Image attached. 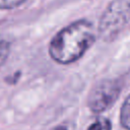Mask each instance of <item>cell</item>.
<instances>
[{"label":"cell","mask_w":130,"mask_h":130,"mask_svg":"<svg viewBox=\"0 0 130 130\" xmlns=\"http://www.w3.org/2000/svg\"><path fill=\"white\" fill-rule=\"evenodd\" d=\"M121 84L115 79H104L95 83L87 96V107L94 114L110 109L121 93Z\"/></svg>","instance_id":"obj_3"},{"label":"cell","mask_w":130,"mask_h":130,"mask_svg":"<svg viewBox=\"0 0 130 130\" xmlns=\"http://www.w3.org/2000/svg\"><path fill=\"white\" fill-rule=\"evenodd\" d=\"M10 53V44L6 41L0 40V68L6 62Z\"/></svg>","instance_id":"obj_6"},{"label":"cell","mask_w":130,"mask_h":130,"mask_svg":"<svg viewBox=\"0 0 130 130\" xmlns=\"http://www.w3.org/2000/svg\"><path fill=\"white\" fill-rule=\"evenodd\" d=\"M87 130H112V123L107 118H99L88 126Z\"/></svg>","instance_id":"obj_5"},{"label":"cell","mask_w":130,"mask_h":130,"mask_svg":"<svg viewBox=\"0 0 130 130\" xmlns=\"http://www.w3.org/2000/svg\"><path fill=\"white\" fill-rule=\"evenodd\" d=\"M23 2L24 0H0V9H13Z\"/></svg>","instance_id":"obj_7"},{"label":"cell","mask_w":130,"mask_h":130,"mask_svg":"<svg viewBox=\"0 0 130 130\" xmlns=\"http://www.w3.org/2000/svg\"><path fill=\"white\" fill-rule=\"evenodd\" d=\"M130 20V0H112L101 15L96 32L104 42H113Z\"/></svg>","instance_id":"obj_2"},{"label":"cell","mask_w":130,"mask_h":130,"mask_svg":"<svg viewBox=\"0 0 130 130\" xmlns=\"http://www.w3.org/2000/svg\"><path fill=\"white\" fill-rule=\"evenodd\" d=\"M96 32L86 19L76 20L59 30L49 45L50 57L59 64L67 65L80 59L94 44Z\"/></svg>","instance_id":"obj_1"},{"label":"cell","mask_w":130,"mask_h":130,"mask_svg":"<svg viewBox=\"0 0 130 130\" xmlns=\"http://www.w3.org/2000/svg\"><path fill=\"white\" fill-rule=\"evenodd\" d=\"M120 124L126 129L130 130V94L125 99L120 110Z\"/></svg>","instance_id":"obj_4"},{"label":"cell","mask_w":130,"mask_h":130,"mask_svg":"<svg viewBox=\"0 0 130 130\" xmlns=\"http://www.w3.org/2000/svg\"><path fill=\"white\" fill-rule=\"evenodd\" d=\"M50 130H75V126L72 122L66 121V122H62V123L54 126Z\"/></svg>","instance_id":"obj_8"}]
</instances>
